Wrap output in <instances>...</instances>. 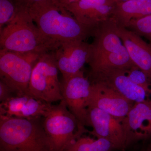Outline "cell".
Wrapping results in <instances>:
<instances>
[{"label": "cell", "mask_w": 151, "mask_h": 151, "mask_svg": "<svg viewBox=\"0 0 151 151\" xmlns=\"http://www.w3.org/2000/svg\"><path fill=\"white\" fill-rule=\"evenodd\" d=\"M28 10L41 32L59 44L84 41L93 37L96 29L80 23L60 0H42L34 4Z\"/></svg>", "instance_id": "6da1fadb"}, {"label": "cell", "mask_w": 151, "mask_h": 151, "mask_svg": "<svg viewBox=\"0 0 151 151\" xmlns=\"http://www.w3.org/2000/svg\"><path fill=\"white\" fill-rule=\"evenodd\" d=\"M60 45L41 32L28 9L24 8L19 7L14 18L0 30L2 50L42 54L54 51Z\"/></svg>", "instance_id": "7a4b0ae2"}, {"label": "cell", "mask_w": 151, "mask_h": 151, "mask_svg": "<svg viewBox=\"0 0 151 151\" xmlns=\"http://www.w3.org/2000/svg\"><path fill=\"white\" fill-rule=\"evenodd\" d=\"M42 118L0 115V151H52Z\"/></svg>", "instance_id": "3957f363"}, {"label": "cell", "mask_w": 151, "mask_h": 151, "mask_svg": "<svg viewBox=\"0 0 151 151\" xmlns=\"http://www.w3.org/2000/svg\"><path fill=\"white\" fill-rule=\"evenodd\" d=\"M93 37L87 62L89 72L108 68L129 69L136 66L110 19L95 29Z\"/></svg>", "instance_id": "277c9868"}, {"label": "cell", "mask_w": 151, "mask_h": 151, "mask_svg": "<svg viewBox=\"0 0 151 151\" xmlns=\"http://www.w3.org/2000/svg\"><path fill=\"white\" fill-rule=\"evenodd\" d=\"M42 122L52 151H66L81 137L77 121L63 99L58 105H52Z\"/></svg>", "instance_id": "5b68a950"}, {"label": "cell", "mask_w": 151, "mask_h": 151, "mask_svg": "<svg viewBox=\"0 0 151 151\" xmlns=\"http://www.w3.org/2000/svg\"><path fill=\"white\" fill-rule=\"evenodd\" d=\"M58 70L52 52L41 54L33 68L28 94L50 104L63 100Z\"/></svg>", "instance_id": "8992f818"}, {"label": "cell", "mask_w": 151, "mask_h": 151, "mask_svg": "<svg viewBox=\"0 0 151 151\" xmlns=\"http://www.w3.org/2000/svg\"><path fill=\"white\" fill-rule=\"evenodd\" d=\"M41 54L0 50V78L15 95L28 94L34 66Z\"/></svg>", "instance_id": "52a82bcc"}, {"label": "cell", "mask_w": 151, "mask_h": 151, "mask_svg": "<svg viewBox=\"0 0 151 151\" xmlns=\"http://www.w3.org/2000/svg\"><path fill=\"white\" fill-rule=\"evenodd\" d=\"M91 82L81 70L75 75L63 78L60 82L61 94L69 111L77 121L78 133L80 137L87 130V103Z\"/></svg>", "instance_id": "ba28073f"}, {"label": "cell", "mask_w": 151, "mask_h": 151, "mask_svg": "<svg viewBox=\"0 0 151 151\" xmlns=\"http://www.w3.org/2000/svg\"><path fill=\"white\" fill-rule=\"evenodd\" d=\"M87 111V126L93 128L89 134L110 141L117 150L126 151L129 147L123 120L97 108L88 107Z\"/></svg>", "instance_id": "9c48e42d"}, {"label": "cell", "mask_w": 151, "mask_h": 151, "mask_svg": "<svg viewBox=\"0 0 151 151\" xmlns=\"http://www.w3.org/2000/svg\"><path fill=\"white\" fill-rule=\"evenodd\" d=\"M88 77L91 83L103 84L111 88L134 103L149 98L147 92L131 80L126 69L105 68L89 72Z\"/></svg>", "instance_id": "30bf717a"}, {"label": "cell", "mask_w": 151, "mask_h": 151, "mask_svg": "<svg viewBox=\"0 0 151 151\" xmlns=\"http://www.w3.org/2000/svg\"><path fill=\"white\" fill-rule=\"evenodd\" d=\"M90 47V44L84 41H71L61 43L52 51L63 78H68L82 70L89 58Z\"/></svg>", "instance_id": "8fae6325"}, {"label": "cell", "mask_w": 151, "mask_h": 151, "mask_svg": "<svg viewBox=\"0 0 151 151\" xmlns=\"http://www.w3.org/2000/svg\"><path fill=\"white\" fill-rule=\"evenodd\" d=\"M87 106L100 109L123 120L134 105V102L103 84L91 83Z\"/></svg>", "instance_id": "7c38bea8"}, {"label": "cell", "mask_w": 151, "mask_h": 151, "mask_svg": "<svg viewBox=\"0 0 151 151\" xmlns=\"http://www.w3.org/2000/svg\"><path fill=\"white\" fill-rule=\"evenodd\" d=\"M128 147L151 139V99L135 103L123 120Z\"/></svg>", "instance_id": "4fadbf2b"}, {"label": "cell", "mask_w": 151, "mask_h": 151, "mask_svg": "<svg viewBox=\"0 0 151 151\" xmlns=\"http://www.w3.org/2000/svg\"><path fill=\"white\" fill-rule=\"evenodd\" d=\"M115 5L112 0H79L65 7L81 24L95 29L110 19Z\"/></svg>", "instance_id": "5bb4252c"}, {"label": "cell", "mask_w": 151, "mask_h": 151, "mask_svg": "<svg viewBox=\"0 0 151 151\" xmlns=\"http://www.w3.org/2000/svg\"><path fill=\"white\" fill-rule=\"evenodd\" d=\"M52 105L29 94L15 95L0 104V115L30 119L42 118Z\"/></svg>", "instance_id": "9a60e30c"}, {"label": "cell", "mask_w": 151, "mask_h": 151, "mask_svg": "<svg viewBox=\"0 0 151 151\" xmlns=\"http://www.w3.org/2000/svg\"><path fill=\"white\" fill-rule=\"evenodd\" d=\"M113 24L132 62L151 81V45L132 31Z\"/></svg>", "instance_id": "2e32d148"}, {"label": "cell", "mask_w": 151, "mask_h": 151, "mask_svg": "<svg viewBox=\"0 0 151 151\" xmlns=\"http://www.w3.org/2000/svg\"><path fill=\"white\" fill-rule=\"evenodd\" d=\"M151 14V0H129L116 4L110 20L127 28L131 21Z\"/></svg>", "instance_id": "e0dca14e"}, {"label": "cell", "mask_w": 151, "mask_h": 151, "mask_svg": "<svg viewBox=\"0 0 151 151\" xmlns=\"http://www.w3.org/2000/svg\"><path fill=\"white\" fill-rule=\"evenodd\" d=\"M116 149L110 141L103 138L93 139L82 136L66 151H115Z\"/></svg>", "instance_id": "ac0fdd59"}, {"label": "cell", "mask_w": 151, "mask_h": 151, "mask_svg": "<svg viewBox=\"0 0 151 151\" xmlns=\"http://www.w3.org/2000/svg\"><path fill=\"white\" fill-rule=\"evenodd\" d=\"M127 28L141 37H145L149 41V44L151 45V14L133 20Z\"/></svg>", "instance_id": "d6986e66"}, {"label": "cell", "mask_w": 151, "mask_h": 151, "mask_svg": "<svg viewBox=\"0 0 151 151\" xmlns=\"http://www.w3.org/2000/svg\"><path fill=\"white\" fill-rule=\"evenodd\" d=\"M19 8L14 0H0V30L14 18Z\"/></svg>", "instance_id": "ffe728a7"}, {"label": "cell", "mask_w": 151, "mask_h": 151, "mask_svg": "<svg viewBox=\"0 0 151 151\" xmlns=\"http://www.w3.org/2000/svg\"><path fill=\"white\" fill-rule=\"evenodd\" d=\"M13 90L4 82L0 80V101L4 102L15 96Z\"/></svg>", "instance_id": "44dd1931"}, {"label": "cell", "mask_w": 151, "mask_h": 151, "mask_svg": "<svg viewBox=\"0 0 151 151\" xmlns=\"http://www.w3.org/2000/svg\"><path fill=\"white\" fill-rule=\"evenodd\" d=\"M18 6L28 9L34 4L42 0H14Z\"/></svg>", "instance_id": "7402d4cb"}, {"label": "cell", "mask_w": 151, "mask_h": 151, "mask_svg": "<svg viewBox=\"0 0 151 151\" xmlns=\"http://www.w3.org/2000/svg\"><path fill=\"white\" fill-rule=\"evenodd\" d=\"M79 1V0H60L61 4L64 6L69 4H71V3L75 2L77 1Z\"/></svg>", "instance_id": "603a6c76"}, {"label": "cell", "mask_w": 151, "mask_h": 151, "mask_svg": "<svg viewBox=\"0 0 151 151\" xmlns=\"http://www.w3.org/2000/svg\"><path fill=\"white\" fill-rule=\"evenodd\" d=\"M129 1V0H112L114 4H116L117 3L123 2L126 1Z\"/></svg>", "instance_id": "cb8c5ba5"}, {"label": "cell", "mask_w": 151, "mask_h": 151, "mask_svg": "<svg viewBox=\"0 0 151 151\" xmlns=\"http://www.w3.org/2000/svg\"><path fill=\"white\" fill-rule=\"evenodd\" d=\"M145 151H151V143L146 148Z\"/></svg>", "instance_id": "d4e9b609"}]
</instances>
